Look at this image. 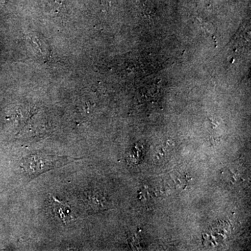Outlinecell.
I'll list each match as a JSON object with an SVG mask.
<instances>
[{
  "label": "cell",
  "mask_w": 251,
  "mask_h": 251,
  "mask_svg": "<svg viewBox=\"0 0 251 251\" xmlns=\"http://www.w3.org/2000/svg\"><path fill=\"white\" fill-rule=\"evenodd\" d=\"M79 159L80 158L74 157L57 156L42 152L31 153L21 160V168L25 174L31 179H34L46 172L62 168Z\"/></svg>",
  "instance_id": "cell-1"
},
{
  "label": "cell",
  "mask_w": 251,
  "mask_h": 251,
  "mask_svg": "<svg viewBox=\"0 0 251 251\" xmlns=\"http://www.w3.org/2000/svg\"><path fill=\"white\" fill-rule=\"evenodd\" d=\"M50 200L54 214L61 222L67 224L69 221L75 219V216L73 214L72 208L69 204L60 202L59 200L56 199L53 196L51 197Z\"/></svg>",
  "instance_id": "cell-2"
}]
</instances>
